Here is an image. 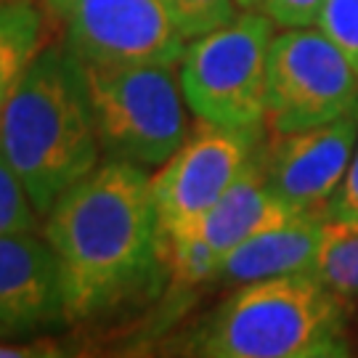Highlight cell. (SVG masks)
I'll list each match as a JSON object with an SVG mask.
<instances>
[{"mask_svg": "<svg viewBox=\"0 0 358 358\" xmlns=\"http://www.w3.org/2000/svg\"><path fill=\"white\" fill-rule=\"evenodd\" d=\"M45 239L62 271L66 321H93L152 292L167 236L143 167L109 159L48 210Z\"/></svg>", "mask_w": 358, "mask_h": 358, "instance_id": "cell-1", "label": "cell"}, {"mask_svg": "<svg viewBox=\"0 0 358 358\" xmlns=\"http://www.w3.org/2000/svg\"><path fill=\"white\" fill-rule=\"evenodd\" d=\"M99 130L85 72L69 48L35 56L0 109V154L22 178L38 213L99 167Z\"/></svg>", "mask_w": 358, "mask_h": 358, "instance_id": "cell-2", "label": "cell"}, {"mask_svg": "<svg viewBox=\"0 0 358 358\" xmlns=\"http://www.w3.org/2000/svg\"><path fill=\"white\" fill-rule=\"evenodd\" d=\"M348 297L313 273L242 284L196 329L192 353L207 358H345Z\"/></svg>", "mask_w": 358, "mask_h": 358, "instance_id": "cell-3", "label": "cell"}, {"mask_svg": "<svg viewBox=\"0 0 358 358\" xmlns=\"http://www.w3.org/2000/svg\"><path fill=\"white\" fill-rule=\"evenodd\" d=\"M273 27L263 11L247 8L186 45L178 77L196 120L236 130L263 128L268 120Z\"/></svg>", "mask_w": 358, "mask_h": 358, "instance_id": "cell-4", "label": "cell"}, {"mask_svg": "<svg viewBox=\"0 0 358 358\" xmlns=\"http://www.w3.org/2000/svg\"><path fill=\"white\" fill-rule=\"evenodd\" d=\"M83 72L101 152L112 159L159 167L189 138V103L173 66L83 64Z\"/></svg>", "mask_w": 358, "mask_h": 358, "instance_id": "cell-5", "label": "cell"}, {"mask_svg": "<svg viewBox=\"0 0 358 358\" xmlns=\"http://www.w3.org/2000/svg\"><path fill=\"white\" fill-rule=\"evenodd\" d=\"M358 112V69L319 27L273 35L268 122L273 133L319 128Z\"/></svg>", "mask_w": 358, "mask_h": 358, "instance_id": "cell-6", "label": "cell"}, {"mask_svg": "<svg viewBox=\"0 0 358 358\" xmlns=\"http://www.w3.org/2000/svg\"><path fill=\"white\" fill-rule=\"evenodd\" d=\"M260 130L220 128L199 120L180 149L152 178L154 202L167 239L189 236L252 162Z\"/></svg>", "mask_w": 358, "mask_h": 358, "instance_id": "cell-7", "label": "cell"}, {"mask_svg": "<svg viewBox=\"0 0 358 358\" xmlns=\"http://www.w3.org/2000/svg\"><path fill=\"white\" fill-rule=\"evenodd\" d=\"M66 48L90 66H176L186 35L162 0H75Z\"/></svg>", "mask_w": 358, "mask_h": 358, "instance_id": "cell-8", "label": "cell"}, {"mask_svg": "<svg viewBox=\"0 0 358 358\" xmlns=\"http://www.w3.org/2000/svg\"><path fill=\"white\" fill-rule=\"evenodd\" d=\"M358 146V112L319 128L276 133L263 152V173L271 192L294 213H327Z\"/></svg>", "mask_w": 358, "mask_h": 358, "instance_id": "cell-9", "label": "cell"}, {"mask_svg": "<svg viewBox=\"0 0 358 358\" xmlns=\"http://www.w3.org/2000/svg\"><path fill=\"white\" fill-rule=\"evenodd\" d=\"M66 321L62 271L48 239L24 234L0 236V324L35 332Z\"/></svg>", "mask_w": 358, "mask_h": 358, "instance_id": "cell-10", "label": "cell"}, {"mask_svg": "<svg viewBox=\"0 0 358 358\" xmlns=\"http://www.w3.org/2000/svg\"><path fill=\"white\" fill-rule=\"evenodd\" d=\"M327 213H308L257 234L226 255L217 279L250 284L313 268L327 231Z\"/></svg>", "mask_w": 358, "mask_h": 358, "instance_id": "cell-11", "label": "cell"}, {"mask_svg": "<svg viewBox=\"0 0 358 358\" xmlns=\"http://www.w3.org/2000/svg\"><path fill=\"white\" fill-rule=\"evenodd\" d=\"M297 215L300 213H294L292 207H287L271 192V186L266 183V173H263V154L257 152L252 162L244 167L242 176L234 180V186L202 217L199 229L194 234L202 236L226 260V255L247 239L273 226H282Z\"/></svg>", "mask_w": 358, "mask_h": 358, "instance_id": "cell-12", "label": "cell"}, {"mask_svg": "<svg viewBox=\"0 0 358 358\" xmlns=\"http://www.w3.org/2000/svg\"><path fill=\"white\" fill-rule=\"evenodd\" d=\"M43 51V13L29 0L0 3V109Z\"/></svg>", "mask_w": 358, "mask_h": 358, "instance_id": "cell-13", "label": "cell"}, {"mask_svg": "<svg viewBox=\"0 0 358 358\" xmlns=\"http://www.w3.org/2000/svg\"><path fill=\"white\" fill-rule=\"evenodd\" d=\"M308 273L348 300L358 297V226L329 217L319 257Z\"/></svg>", "mask_w": 358, "mask_h": 358, "instance_id": "cell-14", "label": "cell"}, {"mask_svg": "<svg viewBox=\"0 0 358 358\" xmlns=\"http://www.w3.org/2000/svg\"><path fill=\"white\" fill-rule=\"evenodd\" d=\"M167 257H170L173 276L180 284L213 282V279H217L220 266H223V257L196 234L167 239Z\"/></svg>", "mask_w": 358, "mask_h": 358, "instance_id": "cell-15", "label": "cell"}, {"mask_svg": "<svg viewBox=\"0 0 358 358\" xmlns=\"http://www.w3.org/2000/svg\"><path fill=\"white\" fill-rule=\"evenodd\" d=\"M162 3L186 40L207 35L239 16L236 13L239 0H162Z\"/></svg>", "mask_w": 358, "mask_h": 358, "instance_id": "cell-16", "label": "cell"}, {"mask_svg": "<svg viewBox=\"0 0 358 358\" xmlns=\"http://www.w3.org/2000/svg\"><path fill=\"white\" fill-rule=\"evenodd\" d=\"M35 205L27 194L22 178L0 154V236L24 234L35 229Z\"/></svg>", "mask_w": 358, "mask_h": 358, "instance_id": "cell-17", "label": "cell"}, {"mask_svg": "<svg viewBox=\"0 0 358 358\" xmlns=\"http://www.w3.org/2000/svg\"><path fill=\"white\" fill-rule=\"evenodd\" d=\"M316 27L345 51L358 69V0H324Z\"/></svg>", "mask_w": 358, "mask_h": 358, "instance_id": "cell-18", "label": "cell"}, {"mask_svg": "<svg viewBox=\"0 0 358 358\" xmlns=\"http://www.w3.org/2000/svg\"><path fill=\"white\" fill-rule=\"evenodd\" d=\"M257 8L282 29H303L319 24L324 0H257Z\"/></svg>", "mask_w": 358, "mask_h": 358, "instance_id": "cell-19", "label": "cell"}, {"mask_svg": "<svg viewBox=\"0 0 358 358\" xmlns=\"http://www.w3.org/2000/svg\"><path fill=\"white\" fill-rule=\"evenodd\" d=\"M327 215L334 217V220L358 226V146H356V152H353L350 165H348L345 178H343V183L337 186L334 196L329 199Z\"/></svg>", "mask_w": 358, "mask_h": 358, "instance_id": "cell-20", "label": "cell"}, {"mask_svg": "<svg viewBox=\"0 0 358 358\" xmlns=\"http://www.w3.org/2000/svg\"><path fill=\"white\" fill-rule=\"evenodd\" d=\"M53 356V350H40L38 345H3L0 343V358H40Z\"/></svg>", "mask_w": 358, "mask_h": 358, "instance_id": "cell-21", "label": "cell"}, {"mask_svg": "<svg viewBox=\"0 0 358 358\" xmlns=\"http://www.w3.org/2000/svg\"><path fill=\"white\" fill-rule=\"evenodd\" d=\"M45 3H48V8H51V11L56 13L59 19H64L66 13H69V8H72V3H75V0H45Z\"/></svg>", "mask_w": 358, "mask_h": 358, "instance_id": "cell-22", "label": "cell"}, {"mask_svg": "<svg viewBox=\"0 0 358 358\" xmlns=\"http://www.w3.org/2000/svg\"><path fill=\"white\" fill-rule=\"evenodd\" d=\"M242 8H257V0H239Z\"/></svg>", "mask_w": 358, "mask_h": 358, "instance_id": "cell-23", "label": "cell"}, {"mask_svg": "<svg viewBox=\"0 0 358 358\" xmlns=\"http://www.w3.org/2000/svg\"><path fill=\"white\" fill-rule=\"evenodd\" d=\"M8 334H11V329H8V327H3V324H0V337H8Z\"/></svg>", "mask_w": 358, "mask_h": 358, "instance_id": "cell-24", "label": "cell"}, {"mask_svg": "<svg viewBox=\"0 0 358 358\" xmlns=\"http://www.w3.org/2000/svg\"><path fill=\"white\" fill-rule=\"evenodd\" d=\"M0 3H8V0H0Z\"/></svg>", "mask_w": 358, "mask_h": 358, "instance_id": "cell-25", "label": "cell"}]
</instances>
